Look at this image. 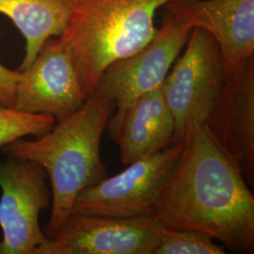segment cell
I'll return each instance as SVG.
<instances>
[{
  "label": "cell",
  "instance_id": "obj_1",
  "mask_svg": "<svg viewBox=\"0 0 254 254\" xmlns=\"http://www.w3.org/2000/svg\"><path fill=\"white\" fill-rule=\"evenodd\" d=\"M154 218L165 228L204 233L234 252L254 253V194L205 124L187 128Z\"/></svg>",
  "mask_w": 254,
  "mask_h": 254
},
{
  "label": "cell",
  "instance_id": "obj_2",
  "mask_svg": "<svg viewBox=\"0 0 254 254\" xmlns=\"http://www.w3.org/2000/svg\"><path fill=\"white\" fill-rule=\"evenodd\" d=\"M115 109L113 101L91 95L72 114L57 120L44 136L34 140L19 137L0 149L10 157L36 162L46 170L52 194L48 237L72 214L82 191L108 177L101 159V139Z\"/></svg>",
  "mask_w": 254,
  "mask_h": 254
},
{
  "label": "cell",
  "instance_id": "obj_3",
  "mask_svg": "<svg viewBox=\"0 0 254 254\" xmlns=\"http://www.w3.org/2000/svg\"><path fill=\"white\" fill-rule=\"evenodd\" d=\"M174 0H69L71 15L60 39L88 99L114 62L136 53L157 33L156 10Z\"/></svg>",
  "mask_w": 254,
  "mask_h": 254
},
{
  "label": "cell",
  "instance_id": "obj_4",
  "mask_svg": "<svg viewBox=\"0 0 254 254\" xmlns=\"http://www.w3.org/2000/svg\"><path fill=\"white\" fill-rule=\"evenodd\" d=\"M186 50L161 84L175 121V142H182L190 125H204L225 82L217 42L204 29L194 27Z\"/></svg>",
  "mask_w": 254,
  "mask_h": 254
},
{
  "label": "cell",
  "instance_id": "obj_5",
  "mask_svg": "<svg viewBox=\"0 0 254 254\" xmlns=\"http://www.w3.org/2000/svg\"><path fill=\"white\" fill-rule=\"evenodd\" d=\"M182 142L129 164L77 196L72 213L115 218H154L166 183L181 154Z\"/></svg>",
  "mask_w": 254,
  "mask_h": 254
},
{
  "label": "cell",
  "instance_id": "obj_6",
  "mask_svg": "<svg viewBox=\"0 0 254 254\" xmlns=\"http://www.w3.org/2000/svg\"><path fill=\"white\" fill-rule=\"evenodd\" d=\"M47 177L33 161L9 156L0 163V254H49L50 238L39 225L51 200Z\"/></svg>",
  "mask_w": 254,
  "mask_h": 254
},
{
  "label": "cell",
  "instance_id": "obj_7",
  "mask_svg": "<svg viewBox=\"0 0 254 254\" xmlns=\"http://www.w3.org/2000/svg\"><path fill=\"white\" fill-rule=\"evenodd\" d=\"M191 30L190 26L167 12L151 42L104 71L92 95L109 98L117 111H123L139 96L160 87Z\"/></svg>",
  "mask_w": 254,
  "mask_h": 254
},
{
  "label": "cell",
  "instance_id": "obj_8",
  "mask_svg": "<svg viewBox=\"0 0 254 254\" xmlns=\"http://www.w3.org/2000/svg\"><path fill=\"white\" fill-rule=\"evenodd\" d=\"M164 228L152 217L72 213L49 237V254H154Z\"/></svg>",
  "mask_w": 254,
  "mask_h": 254
},
{
  "label": "cell",
  "instance_id": "obj_9",
  "mask_svg": "<svg viewBox=\"0 0 254 254\" xmlns=\"http://www.w3.org/2000/svg\"><path fill=\"white\" fill-rule=\"evenodd\" d=\"M86 100L71 56L60 37H52L33 63L20 71L13 109L60 120L77 110Z\"/></svg>",
  "mask_w": 254,
  "mask_h": 254
},
{
  "label": "cell",
  "instance_id": "obj_10",
  "mask_svg": "<svg viewBox=\"0 0 254 254\" xmlns=\"http://www.w3.org/2000/svg\"><path fill=\"white\" fill-rule=\"evenodd\" d=\"M163 7L177 20L204 29L215 39L225 79L254 58V0H174Z\"/></svg>",
  "mask_w": 254,
  "mask_h": 254
},
{
  "label": "cell",
  "instance_id": "obj_11",
  "mask_svg": "<svg viewBox=\"0 0 254 254\" xmlns=\"http://www.w3.org/2000/svg\"><path fill=\"white\" fill-rule=\"evenodd\" d=\"M205 126L254 186V58L225 79Z\"/></svg>",
  "mask_w": 254,
  "mask_h": 254
},
{
  "label": "cell",
  "instance_id": "obj_12",
  "mask_svg": "<svg viewBox=\"0 0 254 254\" xmlns=\"http://www.w3.org/2000/svg\"><path fill=\"white\" fill-rule=\"evenodd\" d=\"M106 129L117 143L125 165L173 145L175 121L161 86L139 96L123 111H116Z\"/></svg>",
  "mask_w": 254,
  "mask_h": 254
},
{
  "label": "cell",
  "instance_id": "obj_13",
  "mask_svg": "<svg viewBox=\"0 0 254 254\" xmlns=\"http://www.w3.org/2000/svg\"><path fill=\"white\" fill-rule=\"evenodd\" d=\"M0 13L9 17L26 40V53L19 66L33 63L46 41L64 34L71 15L69 0H0Z\"/></svg>",
  "mask_w": 254,
  "mask_h": 254
},
{
  "label": "cell",
  "instance_id": "obj_14",
  "mask_svg": "<svg viewBox=\"0 0 254 254\" xmlns=\"http://www.w3.org/2000/svg\"><path fill=\"white\" fill-rule=\"evenodd\" d=\"M55 124L56 118L48 114L24 113L0 106V149L19 137L44 136Z\"/></svg>",
  "mask_w": 254,
  "mask_h": 254
},
{
  "label": "cell",
  "instance_id": "obj_15",
  "mask_svg": "<svg viewBox=\"0 0 254 254\" xmlns=\"http://www.w3.org/2000/svg\"><path fill=\"white\" fill-rule=\"evenodd\" d=\"M225 250L199 231L164 228L154 254H224Z\"/></svg>",
  "mask_w": 254,
  "mask_h": 254
},
{
  "label": "cell",
  "instance_id": "obj_16",
  "mask_svg": "<svg viewBox=\"0 0 254 254\" xmlns=\"http://www.w3.org/2000/svg\"><path fill=\"white\" fill-rule=\"evenodd\" d=\"M20 71L10 70L0 64V106L13 109Z\"/></svg>",
  "mask_w": 254,
  "mask_h": 254
}]
</instances>
